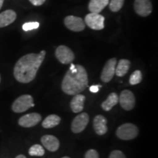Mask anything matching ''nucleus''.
Instances as JSON below:
<instances>
[{
	"label": "nucleus",
	"instance_id": "obj_1",
	"mask_svg": "<svg viewBox=\"0 0 158 158\" xmlns=\"http://www.w3.org/2000/svg\"><path fill=\"white\" fill-rule=\"evenodd\" d=\"M46 51L43 50L38 54L31 53L21 57L15 63L13 69V76L17 81L28 84L32 81L44 61Z\"/></svg>",
	"mask_w": 158,
	"mask_h": 158
},
{
	"label": "nucleus",
	"instance_id": "obj_2",
	"mask_svg": "<svg viewBox=\"0 0 158 158\" xmlns=\"http://www.w3.org/2000/svg\"><path fill=\"white\" fill-rule=\"evenodd\" d=\"M88 75L82 65H70L62 82V89L65 94L76 95L88 86Z\"/></svg>",
	"mask_w": 158,
	"mask_h": 158
},
{
	"label": "nucleus",
	"instance_id": "obj_3",
	"mask_svg": "<svg viewBox=\"0 0 158 158\" xmlns=\"http://www.w3.org/2000/svg\"><path fill=\"white\" fill-rule=\"evenodd\" d=\"M34 100L30 94L20 96L12 104V110L15 113H23L31 107H34Z\"/></svg>",
	"mask_w": 158,
	"mask_h": 158
},
{
	"label": "nucleus",
	"instance_id": "obj_4",
	"mask_svg": "<svg viewBox=\"0 0 158 158\" xmlns=\"http://www.w3.org/2000/svg\"><path fill=\"white\" fill-rule=\"evenodd\" d=\"M116 136L124 141H129L135 138L138 135V129L135 124L126 123L122 124L117 128Z\"/></svg>",
	"mask_w": 158,
	"mask_h": 158
},
{
	"label": "nucleus",
	"instance_id": "obj_5",
	"mask_svg": "<svg viewBox=\"0 0 158 158\" xmlns=\"http://www.w3.org/2000/svg\"><path fill=\"white\" fill-rule=\"evenodd\" d=\"M55 56L62 64H70L74 60L75 55L70 48L66 45H59L55 51Z\"/></svg>",
	"mask_w": 158,
	"mask_h": 158
},
{
	"label": "nucleus",
	"instance_id": "obj_6",
	"mask_svg": "<svg viewBox=\"0 0 158 158\" xmlns=\"http://www.w3.org/2000/svg\"><path fill=\"white\" fill-rule=\"evenodd\" d=\"M105 18L99 13H90L85 16V23L93 30L104 29Z\"/></svg>",
	"mask_w": 158,
	"mask_h": 158
},
{
	"label": "nucleus",
	"instance_id": "obj_7",
	"mask_svg": "<svg viewBox=\"0 0 158 158\" xmlns=\"http://www.w3.org/2000/svg\"><path fill=\"white\" fill-rule=\"evenodd\" d=\"M89 121V116L86 113H81L76 116L71 124V130L74 133H80L84 131Z\"/></svg>",
	"mask_w": 158,
	"mask_h": 158
},
{
	"label": "nucleus",
	"instance_id": "obj_8",
	"mask_svg": "<svg viewBox=\"0 0 158 158\" xmlns=\"http://www.w3.org/2000/svg\"><path fill=\"white\" fill-rule=\"evenodd\" d=\"M118 102L123 109L130 110L133 109L135 105V98L133 92L130 90L122 91L118 97Z\"/></svg>",
	"mask_w": 158,
	"mask_h": 158
},
{
	"label": "nucleus",
	"instance_id": "obj_9",
	"mask_svg": "<svg viewBox=\"0 0 158 158\" xmlns=\"http://www.w3.org/2000/svg\"><path fill=\"white\" fill-rule=\"evenodd\" d=\"M65 27L73 31H81L85 29V23L81 18L68 15L64 19Z\"/></svg>",
	"mask_w": 158,
	"mask_h": 158
},
{
	"label": "nucleus",
	"instance_id": "obj_10",
	"mask_svg": "<svg viewBox=\"0 0 158 158\" xmlns=\"http://www.w3.org/2000/svg\"><path fill=\"white\" fill-rule=\"evenodd\" d=\"M116 58H111L106 62L105 64L103 69L101 73V80L104 83H108L111 81L115 74V68L116 66Z\"/></svg>",
	"mask_w": 158,
	"mask_h": 158
},
{
	"label": "nucleus",
	"instance_id": "obj_11",
	"mask_svg": "<svg viewBox=\"0 0 158 158\" xmlns=\"http://www.w3.org/2000/svg\"><path fill=\"white\" fill-rule=\"evenodd\" d=\"M134 10L140 16L147 17L152 12V5L150 0H135Z\"/></svg>",
	"mask_w": 158,
	"mask_h": 158
},
{
	"label": "nucleus",
	"instance_id": "obj_12",
	"mask_svg": "<svg viewBox=\"0 0 158 158\" xmlns=\"http://www.w3.org/2000/svg\"><path fill=\"white\" fill-rule=\"evenodd\" d=\"M42 119L40 114L38 113H31L21 116L19 119V124L23 127H31L37 125Z\"/></svg>",
	"mask_w": 158,
	"mask_h": 158
},
{
	"label": "nucleus",
	"instance_id": "obj_13",
	"mask_svg": "<svg viewBox=\"0 0 158 158\" xmlns=\"http://www.w3.org/2000/svg\"><path fill=\"white\" fill-rule=\"evenodd\" d=\"M93 127L94 132L98 135H105L108 131L106 118L102 115L96 116L93 120Z\"/></svg>",
	"mask_w": 158,
	"mask_h": 158
},
{
	"label": "nucleus",
	"instance_id": "obj_14",
	"mask_svg": "<svg viewBox=\"0 0 158 158\" xmlns=\"http://www.w3.org/2000/svg\"><path fill=\"white\" fill-rule=\"evenodd\" d=\"M41 143L45 149L50 152H56L59 148L58 138L51 135H45L41 138Z\"/></svg>",
	"mask_w": 158,
	"mask_h": 158
},
{
	"label": "nucleus",
	"instance_id": "obj_15",
	"mask_svg": "<svg viewBox=\"0 0 158 158\" xmlns=\"http://www.w3.org/2000/svg\"><path fill=\"white\" fill-rule=\"evenodd\" d=\"M16 13L13 10H7L0 13V28L7 27L15 21Z\"/></svg>",
	"mask_w": 158,
	"mask_h": 158
},
{
	"label": "nucleus",
	"instance_id": "obj_16",
	"mask_svg": "<svg viewBox=\"0 0 158 158\" xmlns=\"http://www.w3.org/2000/svg\"><path fill=\"white\" fill-rule=\"evenodd\" d=\"M85 100V96L81 94H77L73 98L70 102V108L73 113H80L84 109Z\"/></svg>",
	"mask_w": 158,
	"mask_h": 158
},
{
	"label": "nucleus",
	"instance_id": "obj_17",
	"mask_svg": "<svg viewBox=\"0 0 158 158\" xmlns=\"http://www.w3.org/2000/svg\"><path fill=\"white\" fill-rule=\"evenodd\" d=\"M109 3V0H90L88 8L91 13H100Z\"/></svg>",
	"mask_w": 158,
	"mask_h": 158
},
{
	"label": "nucleus",
	"instance_id": "obj_18",
	"mask_svg": "<svg viewBox=\"0 0 158 158\" xmlns=\"http://www.w3.org/2000/svg\"><path fill=\"white\" fill-rule=\"evenodd\" d=\"M130 64H131V62L128 59H120L115 68V74L118 77L124 76L127 73L130 68Z\"/></svg>",
	"mask_w": 158,
	"mask_h": 158
},
{
	"label": "nucleus",
	"instance_id": "obj_19",
	"mask_svg": "<svg viewBox=\"0 0 158 158\" xmlns=\"http://www.w3.org/2000/svg\"><path fill=\"white\" fill-rule=\"evenodd\" d=\"M118 102V95L115 92H112L108 96L107 99L102 102V108L106 111H109Z\"/></svg>",
	"mask_w": 158,
	"mask_h": 158
},
{
	"label": "nucleus",
	"instance_id": "obj_20",
	"mask_svg": "<svg viewBox=\"0 0 158 158\" xmlns=\"http://www.w3.org/2000/svg\"><path fill=\"white\" fill-rule=\"evenodd\" d=\"M61 118L56 114H51L45 118L44 121L43 122L42 126L45 129H49V128H53L60 123Z\"/></svg>",
	"mask_w": 158,
	"mask_h": 158
},
{
	"label": "nucleus",
	"instance_id": "obj_21",
	"mask_svg": "<svg viewBox=\"0 0 158 158\" xmlns=\"http://www.w3.org/2000/svg\"><path fill=\"white\" fill-rule=\"evenodd\" d=\"M45 150L42 146L40 144H35L31 146L29 149V155L30 156H37V157H42L44 155Z\"/></svg>",
	"mask_w": 158,
	"mask_h": 158
},
{
	"label": "nucleus",
	"instance_id": "obj_22",
	"mask_svg": "<svg viewBox=\"0 0 158 158\" xmlns=\"http://www.w3.org/2000/svg\"><path fill=\"white\" fill-rule=\"evenodd\" d=\"M124 0H110L109 2V8L112 12L116 13L122 9L124 5Z\"/></svg>",
	"mask_w": 158,
	"mask_h": 158
},
{
	"label": "nucleus",
	"instance_id": "obj_23",
	"mask_svg": "<svg viewBox=\"0 0 158 158\" xmlns=\"http://www.w3.org/2000/svg\"><path fill=\"white\" fill-rule=\"evenodd\" d=\"M142 78V73L140 70H135L133 73V74L130 76V84L131 85H135L141 82Z\"/></svg>",
	"mask_w": 158,
	"mask_h": 158
},
{
	"label": "nucleus",
	"instance_id": "obj_24",
	"mask_svg": "<svg viewBox=\"0 0 158 158\" xmlns=\"http://www.w3.org/2000/svg\"><path fill=\"white\" fill-rule=\"evenodd\" d=\"M39 23L38 22H29L23 23L22 26V29L24 31H29L32 30V29H37L39 27Z\"/></svg>",
	"mask_w": 158,
	"mask_h": 158
},
{
	"label": "nucleus",
	"instance_id": "obj_25",
	"mask_svg": "<svg viewBox=\"0 0 158 158\" xmlns=\"http://www.w3.org/2000/svg\"><path fill=\"white\" fill-rule=\"evenodd\" d=\"M84 158H100L99 157V154L96 150L89 149L85 154Z\"/></svg>",
	"mask_w": 158,
	"mask_h": 158
},
{
	"label": "nucleus",
	"instance_id": "obj_26",
	"mask_svg": "<svg viewBox=\"0 0 158 158\" xmlns=\"http://www.w3.org/2000/svg\"><path fill=\"white\" fill-rule=\"evenodd\" d=\"M109 158H126L125 155L119 150H114L110 154Z\"/></svg>",
	"mask_w": 158,
	"mask_h": 158
},
{
	"label": "nucleus",
	"instance_id": "obj_27",
	"mask_svg": "<svg viewBox=\"0 0 158 158\" xmlns=\"http://www.w3.org/2000/svg\"><path fill=\"white\" fill-rule=\"evenodd\" d=\"M29 1L34 6H40L44 4L45 0H29Z\"/></svg>",
	"mask_w": 158,
	"mask_h": 158
},
{
	"label": "nucleus",
	"instance_id": "obj_28",
	"mask_svg": "<svg viewBox=\"0 0 158 158\" xmlns=\"http://www.w3.org/2000/svg\"><path fill=\"white\" fill-rule=\"evenodd\" d=\"M101 87H102L101 85H93V86H90L89 90L90 92H93V93H97V92L99 91V89H100V88Z\"/></svg>",
	"mask_w": 158,
	"mask_h": 158
},
{
	"label": "nucleus",
	"instance_id": "obj_29",
	"mask_svg": "<svg viewBox=\"0 0 158 158\" xmlns=\"http://www.w3.org/2000/svg\"><path fill=\"white\" fill-rule=\"evenodd\" d=\"M15 158H27V157H26L23 155H18Z\"/></svg>",
	"mask_w": 158,
	"mask_h": 158
},
{
	"label": "nucleus",
	"instance_id": "obj_30",
	"mask_svg": "<svg viewBox=\"0 0 158 158\" xmlns=\"http://www.w3.org/2000/svg\"><path fill=\"white\" fill-rule=\"evenodd\" d=\"M3 3H4V0H0V10H1L2 7Z\"/></svg>",
	"mask_w": 158,
	"mask_h": 158
},
{
	"label": "nucleus",
	"instance_id": "obj_31",
	"mask_svg": "<svg viewBox=\"0 0 158 158\" xmlns=\"http://www.w3.org/2000/svg\"><path fill=\"white\" fill-rule=\"evenodd\" d=\"M62 158H70V157H63Z\"/></svg>",
	"mask_w": 158,
	"mask_h": 158
},
{
	"label": "nucleus",
	"instance_id": "obj_32",
	"mask_svg": "<svg viewBox=\"0 0 158 158\" xmlns=\"http://www.w3.org/2000/svg\"><path fill=\"white\" fill-rule=\"evenodd\" d=\"M0 81H1V76H0Z\"/></svg>",
	"mask_w": 158,
	"mask_h": 158
}]
</instances>
